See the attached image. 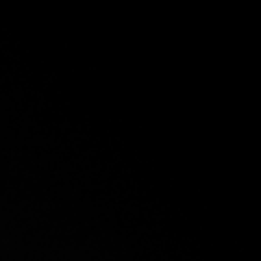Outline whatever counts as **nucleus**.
Wrapping results in <instances>:
<instances>
[]
</instances>
